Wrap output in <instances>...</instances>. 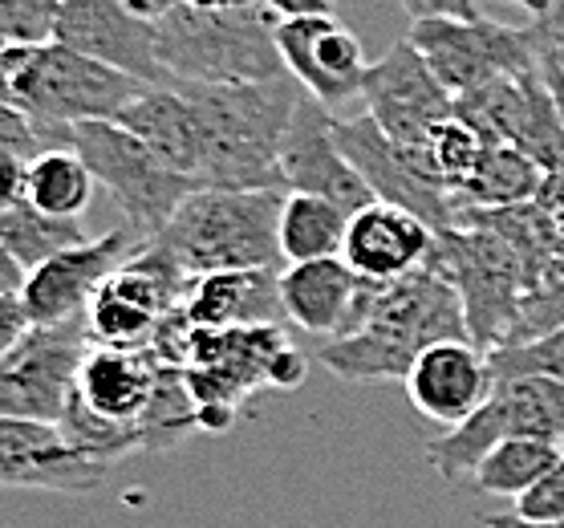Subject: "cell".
Segmentation results:
<instances>
[{
  "label": "cell",
  "instance_id": "37",
  "mask_svg": "<svg viewBox=\"0 0 564 528\" xmlns=\"http://www.w3.org/2000/svg\"><path fill=\"white\" fill-rule=\"evenodd\" d=\"M62 0H0V41L4 45H50L57 41Z\"/></svg>",
  "mask_w": 564,
  "mask_h": 528
},
{
  "label": "cell",
  "instance_id": "12",
  "mask_svg": "<svg viewBox=\"0 0 564 528\" xmlns=\"http://www.w3.org/2000/svg\"><path fill=\"white\" fill-rule=\"evenodd\" d=\"M192 277L167 248L151 240L142 245L110 281L94 293L86 310V330L94 346H147L159 322L187 301Z\"/></svg>",
  "mask_w": 564,
  "mask_h": 528
},
{
  "label": "cell",
  "instance_id": "47",
  "mask_svg": "<svg viewBox=\"0 0 564 528\" xmlns=\"http://www.w3.org/2000/svg\"><path fill=\"white\" fill-rule=\"evenodd\" d=\"M484 525H488V528H564V525H524V520H516L512 513L484 516Z\"/></svg>",
  "mask_w": 564,
  "mask_h": 528
},
{
  "label": "cell",
  "instance_id": "11",
  "mask_svg": "<svg viewBox=\"0 0 564 528\" xmlns=\"http://www.w3.org/2000/svg\"><path fill=\"white\" fill-rule=\"evenodd\" d=\"M334 134L341 155L358 168V175L366 180V187L373 192L378 204H394L402 212H411L435 236H447L455 228H463L455 195L435 175L431 159H426V147L423 151L398 147V142H390L378 130V122L370 115L337 118Z\"/></svg>",
  "mask_w": 564,
  "mask_h": 528
},
{
  "label": "cell",
  "instance_id": "33",
  "mask_svg": "<svg viewBox=\"0 0 564 528\" xmlns=\"http://www.w3.org/2000/svg\"><path fill=\"white\" fill-rule=\"evenodd\" d=\"M57 427H62V435L69 439V448H77L82 455H90V460H98V464H106V467L134 455V451H147L139 427L110 423L102 414L86 411L77 399H69V407H65Z\"/></svg>",
  "mask_w": 564,
  "mask_h": 528
},
{
  "label": "cell",
  "instance_id": "17",
  "mask_svg": "<svg viewBox=\"0 0 564 528\" xmlns=\"http://www.w3.org/2000/svg\"><path fill=\"white\" fill-rule=\"evenodd\" d=\"M142 240L130 228H110L102 236H90L86 245L57 252L41 269L29 272L21 301L33 325H65L74 317H86L94 293L127 265Z\"/></svg>",
  "mask_w": 564,
  "mask_h": 528
},
{
  "label": "cell",
  "instance_id": "24",
  "mask_svg": "<svg viewBox=\"0 0 564 528\" xmlns=\"http://www.w3.org/2000/svg\"><path fill=\"white\" fill-rule=\"evenodd\" d=\"M159 374H163V366L151 354V346L115 349L90 342L86 358H82V370H77L74 399L86 411L110 419V423L139 427L154 390H159Z\"/></svg>",
  "mask_w": 564,
  "mask_h": 528
},
{
  "label": "cell",
  "instance_id": "18",
  "mask_svg": "<svg viewBox=\"0 0 564 528\" xmlns=\"http://www.w3.org/2000/svg\"><path fill=\"white\" fill-rule=\"evenodd\" d=\"M276 50L289 69V78L317 98L325 110L354 103L366 90V50L358 33L341 25L337 17H301V21H281L276 25Z\"/></svg>",
  "mask_w": 564,
  "mask_h": 528
},
{
  "label": "cell",
  "instance_id": "20",
  "mask_svg": "<svg viewBox=\"0 0 564 528\" xmlns=\"http://www.w3.org/2000/svg\"><path fill=\"white\" fill-rule=\"evenodd\" d=\"M378 293H382V284L358 281L341 257L284 265L281 272L284 322L308 337H321V346L354 334L370 317Z\"/></svg>",
  "mask_w": 564,
  "mask_h": 528
},
{
  "label": "cell",
  "instance_id": "5",
  "mask_svg": "<svg viewBox=\"0 0 564 528\" xmlns=\"http://www.w3.org/2000/svg\"><path fill=\"white\" fill-rule=\"evenodd\" d=\"M13 106H21L41 130L50 147L69 151V130L82 122H115L139 94L151 86L118 74L110 65L94 62L86 53L69 50L62 41L50 45H9L4 57Z\"/></svg>",
  "mask_w": 564,
  "mask_h": 528
},
{
  "label": "cell",
  "instance_id": "21",
  "mask_svg": "<svg viewBox=\"0 0 564 528\" xmlns=\"http://www.w3.org/2000/svg\"><path fill=\"white\" fill-rule=\"evenodd\" d=\"M110 467L69 448L62 427L0 419V488L86 496L106 484Z\"/></svg>",
  "mask_w": 564,
  "mask_h": 528
},
{
  "label": "cell",
  "instance_id": "38",
  "mask_svg": "<svg viewBox=\"0 0 564 528\" xmlns=\"http://www.w3.org/2000/svg\"><path fill=\"white\" fill-rule=\"evenodd\" d=\"M512 516L524 525H564V455L536 488H528L512 504Z\"/></svg>",
  "mask_w": 564,
  "mask_h": 528
},
{
  "label": "cell",
  "instance_id": "44",
  "mask_svg": "<svg viewBox=\"0 0 564 528\" xmlns=\"http://www.w3.org/2000/svg\"><path fill=\"white\" fill-rule=\"evenodd\" d=\"M25 281H29V272L17 265V257L9 248L0 245V297H17L25 289Z\"/></svg>",
  "mask_w": 564,
  "mask_h": 528
},
{
  "label": "cell",
  "instance_id": "29",
  "mask_svg": "<svg viewBox=\"0 0 564 528\" xmlns=\"http://www.w3.org/2000/svg\"><path fill=\"white\" fill-rule=\"evenodd\" d=\"M561 443H540V439H508L500 448H491L471 472V488L484 496H508L520 500L528 488H536L552 467L561 464Z\"/></svg>",
  "mask_w": 564,
  "mask_h": 528
},
{
  "label": "cell",
  "instance_id": "1",
  "mask_svg": "<svg viewBox=\"0 0 564 528\" xmlns=\"http://www.w3.org/2000/svg\"><path fill=\"white\" fill-rule=\"evenodd\" d=\"M561 252V219L532 204L475 212L459 233L438 236V260L463 297L467 334L479 349L508 342L524 297Z\"/></svg>",
  "mask_w": 564,
  "mask_h": 528
},
{
  "label": "cell",
  "instance_id": "16",
  "mask_svg": "<svg viewBox=\"0 0 564 528\" xmlns=\"http://www.w3.org/2000/svg\"><path fill=\"white\" fill-rule=\"evenodd\" d=\"M57 41L151 90H175L159 62V21L139 17L122 0H62Z\"/></svg>",
  "mask_w": 564,
  "mask_h": 528
},
{
  "label": "cell",
  "instance_id": "14",
  "mask_svg": "<svg viewBox=\"0 0 564 528\" xmlns=\"http://www.w3.org/2000/svg\"><path fill=\"white\" fill-rule=\"evenodd\" d=\"M86 349H90L86 317L65 325H33V334L0 362V419L62 423Z\"/></svg>",
  "mask_w": 564,
  "mask_h": 528
},
{
  "label": "cell",
  "instance_id": "42",
  "mask_svg": "<svg viewBox=\"0 0 564 528\" xmlns=\"http://www.w3.org/2000/svg\"><path fill=\"white\" fill-rule=\"evenodd\" d=\"M402 13L414 21H431V17H479L475 0H398Z\"/></svg>",
  "mask_w": 564,
  "mask_h": 528
},
{
  "label": "cell",
  "instance_id": "23",
  "mask_svg": "<svg viewBox=\"0 0 564 528\" xmlns=\"http://www.w3.org/2000/svg\"><path fill=\"white\" fill-rule=\"evenodd\" d=\"M438 236L426 228L423 219L402 212L394 204H378L361 207L358 216L349 219L346 248H341V260H346L354 277L366 284H398L406 281L411 272L426 269L435 260Z\"/></svg>",
  "mask_w": 564,
  "mask_h": 528
},
{
  "label": "cell",
  "instance_id": "35",
  "mask_svg": "<svg viewBox=\"0 0 564 528\" xmlns=\"http://www.w3.org/2000/svg\"><path fill=\"white\" fill-rule=\"evenodd\" d=\"M484 151H488V139H484L471 122H463L459 115H451L447 122L426 139V159H431V168H435V175L443 180V187H447L451 195L471 180Z\"/></svg>",
  "mask_w": 564,
  "mask_h": 528
},
{
  "label": "cell",
  "instance_id": "6",
  "mask_svg": "<svg viewBox=\"0 0 564 528\" xmlns=\"http://www.w3.org/2000/svg\"><path fill=\"white\" fill-rule=\"evenodd\" d=\"M289 192H192L159 233L187 277L281 269V212Z\"/></svg>",
  "mask_w": 564,
  "mask_h": 528
},
{
  "label": "cell",
  "instance_id": "48",
  "mask_svg": "<svg viewBox=\"0 0 564 528\" xmlns=\"http://www.w3.org/2000/svg\"><path fill=\"white\" fill-rule=\"evenodd\" d=\"M192 9H245V4H257V0H183Z\"/></svg>",
  "mask_w": 564,
  "mask_h": 528
},
{
  "label": "cell",
  "instance_id": "4",
  "mask_svg": "<svg viewBox=\"0 0 564 528\" xmlns=\"http://www.w3.org/2000/svg\"><path fill=\"white\" fill-rule=\"evenodd\" d=\"M276 13L264 0L245 9H192L175 4L159 21V62L183 86H248L281 82L289 69L276 50Z\"/></svg>",
  "mask_w": 564,
  "mask_h": 528
},
{
  "label": "cell",
  "instance_id": "19",
  "mask_svg": "<svg viewBox=\"0 0 564 528\" xmlns=\"http://www.w3.org/2000/svg\"><path fill=\"white\" fill-rule=\"evenodd\" d=\"M334 122V110H325L317 98L301 94L281 147V183L284 192L317 195V200L346 207L349 216H358L361 207L373 204V192L366 187L358 168L341 155Z\"/></svg>",
  "mask_w": 564,
  "mask_h": 528
},
{
  "label": "cell",
  "instance_id": "39",
  "mask_svg": "<svg viewBox=\"0 0 564 528\" xmlns=\"http://www.w3.org/2000/svg\"><path fill=\"white\" fill-rule=\"evenodd\" d=\"M0 147H4V151H21L25 159H37V155H45V151H53L50 139H45V130L13 103H0Z\"/></svg>",
  "mask_w": 564,
  "mask_h": 528
},
{
  "label": "cell",
  "instance_id": "27",
  "mask_svg": "<svg viewBox=\"0 0 564 528\" xmlns=\"http://www.w3.org/2000/svg\"><path fill=\"white\" fill-rule=\"evenodd\" d=\"M540 183H544V171L532 159L520 155L508 142L488 139V151L479 159L475 175L455 192V207H459L463 224H467L475 212H503V207L532 204L540 195Z\"/></svg>",
  "mask_w": 564,
  "mask_h": 528
},
{
  "label": "cell",
  "instance_id": "41",
  "mask_svg": "<svg viewBox=\"0 0 564 528\" xmlns=\"http://www.w3.org/2000/svg\"><path fill=\"white\" fill-rule=\"evenodd\" d=\"M29 334H33V322H29L21 293L0 297V362L9 358V354H13V349L21 346Z\"/></svg>",
  "mask_w": 564,
  "mask_h": 528
},
{
  "label": "cell",
  "instance_id": "40",
  "mask_svg": "<svg viewBox=\"0 0 564 528\" xmlns=\"http://www.w3.org/2000/svg\"><path fill=\"white\" fill-rule=\"evenodd\" d=\"M29 163H33V159H25L21 151H4V147H0V212L25 204Z\"/></svg>",
  "mask_w": 564,
  "mask_h": 528
},
{
  "label": "cell",
  "instance_id": "32",
  "mask_svg": "<svg viewBox=\"0 0 564 528\" xmlns=\"http://www.w3.org/2000/svg\"><path fill=\"white\" fill-rule=\"evenodd\" d=\"M142 443L147 451H171L180 448L183 435L199 431V407H195L192 390H187V378L175 366H163L159 374V390H154L151 407L142 414Z\"/></svg>",
  "mask_w": 564,
  "mask_h": 528
},
{
  "label": "cell",
  "instance_id": "43",
  "mask_svg": "<svg viewBox=\"0 0 564 528\" xmlns=\"http://www.w3.org/2000/svg\"><path fill=\"white\" fill-rule=\"evenodd\" d=\"M276 21H301V17H334L337 0H264Z\"/></svg>",
  "mask_w": 564,
  "mask_h": 528
},
{
  "label": "cell",
  "instance_id": "22",
  "mask_svg": "<svg viewBox=\"0 0 564 528\" xmlns=\"http://www.w3.org/2000/svg\"><path fill=\"white\" fill-rule=\"evenodd\" d=\"M402 387L423 419L438 423L443 431H455L488 402V395L496 390V374H491L488 349L463 337V342H438L426 349Z\"/></svg>",
  "mask_w": 564,
  "mask_h": 528
},
{
  "label": "cell",
  "instance_id": "9",
  "mask_svg": "<svg viewBox=\"0 0 564 528\" xmlns=\"http://www.w3.org/2000/svg\"><path fill=\"white\" fill-rule=\"evenodd\" d=\"M414 50L423 53L431 74L443 82L451 98L484 90L491 82L528 74L544 65V50L536 41V29H512L491 17H431L414 21L406 33Z\"/></svg>",
  "mask_w": 564,
  "mask_h": 528
},
{
  "label": "cell",
  "instance_id": "36",
  "mask_svg": "<svg viewBox=\"0 0 564 528\" xmlns=\"http://www.w3.org/2000/svg\"><path fill=\"white\" fill-rule=\"evenodd\" d=\"M488 358L496 382L500 378H552V382H564V330L536 337V342H524V346H500Z\"/></svg>",
  "mask_w": 564,
  "mask_h": 528
},
{
  "label": "cell",
  "instance_id": "3",
  "mask_svg": "<svg viewBox=\"0 0 564 528\" xmlns=\"http://www.w3.org/2000/svg\"><path fill=\"white\" fill-rule=\"evenodd\" d=\"M199 142V192H284L281 147L301 103L293 78L248 86H183Z\"/></svg>",
  "mask_w": 564,
  "mask_h": 528
},
{
  "label": "cell",
  "instance_id": "50",
  "mask_svg": "<svg viewBox=\"0 0 564 528\" xmlns=\"http://www.w3.org/2000/svg\"><path fill=\"white\" fill-rule=\"evenodd\" d=\"M4 57H9V45L0 41V103H13V90H9V74H4Z\"/></svg>",
  "mask_w": 564,
  "mask_h": 528
},
{
  "label": "cell",
  "instance_id": "15",
  "mask_svg": "<svg viewBox=\"0 0 564 528\" xmlns=\"http://www.w3.org/2000/svg\"><path fill=\"white\" fill-rule=\"evenodd\" d=\"M361 98L366 115L378 122L386 139L411 151H423L426 139L455 115V98L443 90V82L431 74V65L411 41H398L378 62H370Z\"/></svg>",
  "mask_w": 564,
  "mask_h": 528
},
{
  "label": "cell",
  "instance_id": "46",
  "mask_svg": "<svg viewBox=\"0 0 564 528\" xmlns=\"http://www.w3.org/2000/svg\"><path fill=\"white\" fill-rule=\"evenodd\" d=\"M544 74H549V86L556 94V106H561V118H564V65L556 57H544Z\"/></svg>",
  "mask_w": 564,
  "mask_h": 528
},
{
  "label": "cell",
  "instance_id": "31",
  "mask_svg": "<svg viewBox=\"0 0 564 528\" xmlns=\"http://www.w3.org/2000/svg\"><path fill=\"white\" fill-rule=\"evenodd\" d=\"M90 236L77 219H53L45 212L29 204H17L9 212H0V245L17 257V265L25 272L41 269L45 260H53L57 252H69V248L86 245Z\"/></svg>",
  "mask_w": 564,
  "mask_h": 528
},
{
  "label": "cell",
  "instance_id": "30",
  "mask_svg": "<svg viewBox=\"0 0 564 528\" xmlns=\"http://www.w3.org/2000/svg\"><path fill=\"white\" fill-rule=\"evenodd\" d=\"M94 175L74 151H45L29 163V204L53 219H82L94 200Z\"/></svg>",
  "mask_w": 564,
  "mask_h": 528
},
{
  "label": "cell",
  "instance_id": "7",
  "mask_svg": "<svg viewBox=\"0 0 564 528\" xmlns=\"http://www.w3.org/2000/svg\"><path fill=\"white\" fill-rule=\"evenodd\" d=\"M69 151L110 192L115 207L122 212V228H130L142 245L159 240V233L171 224L183 200L199 192L187 175L159 163L118 122H82V127H74L69 130Z\"/></svg>",
  "mask_w": 564,
  "mask_h": 528
},
{
  "label": "cell",
  "instance_id": "49",
  "mask_svg": "<svg viewBox=\"0 0 564 528\" xmlns=\"http://www.w3.org/2000/svg\"><path fill=\"white\" fill-rule=\"evenodd\" d=\"M508 4H516V9H524V13H532V21H540V17H549L552 0H508Z\"/></svg>",
  "mask_w": 564,
  "mask_h": 528
},
{
  "label": "cell",
  "instance_id": "10",
  "mask_svg": "<svg viewBox=\"0 0 564 528\" xmlns=\"http://www.w3.org/2000/svg\"><path fill=\"white\" fill-rule=\"evenodd\" d=\"M293 346L281 325L248 330H192L187 346V390L199 407V431H228L260 387H272L276 358Z\"/></svg>",
  "mask_w": 564,
  "mask_h": 528
},
{
  "label": "cell",
  "instance_id": "25",
  "mask_svg": "<svg viewBox=\"0 0 564 528\" xmlns=\"http://www.w3.org/2000/svg\"><path fill=\"white\" fill-rule=\"evenodd\" d=\"M183 313L195 330H248V325H281V269L216 272L195 277L183 301Z\"/></svg>",
  "mask_w": 564,
  "mask_h": 528
},
{
  "label": "cell",
  "instance_id": "34",
  "mask_svg": "<svg viewBox=\"0 0 564 528\" xmlns=\"http://www.w3.org/2000/svg\"><path fill=\"white\" fill-rule=\"evenodd\" d=\"M564 330V219H561V252L552 257V265L544 269V277L536 281V289L524 297V305L516 313L512 334L503 346H524L536 342L544 334Z\"/></svg>",
  "mask_w": 564,
  "mask_h": 528
},
{
  "label": "cell",
  "instance_id": "8",
  "mask_svg": "<svg viewBox=\"0 0 564 528\" xmlns=\"http://www.w3.org/2000/svg\"><path fill=\"white\" fill-rule=\"evenodd\" d=\"M508 439H540L564 448V382L500 378L488 402L467 423L426 443V464L435 467L438 479H463L491 448Z\"/></svg>",
  "mask_w": 564,
  "mask_h": 528
},
{
  "label": "cell",
  "instance_id": "2",
  "mask_svg": "<svg viewBox=\"0 0 564 528\" xmlns=\"http://www.w3.org/2000/svg\"><path fill=\"white\" fill-rule=\"evenodd\" d=\"M471 342L463 297L443 269L435 248V260L426 269L411 272L406 281L382 284L370 317L354 334L325 342L317 349V362L325 370L366 387V382H406V374L426 349L438 342Z\"/></svg>",
  "mask_w": 564,
  "mask_h": 528
},
{
  "label": "cell",
  "instance_id": "45",
  "mask_svg": "<svg viewBox=\"0 0 564 528\" xmlns=\"http://www.w3.org/2000/svg\"><path fill=\"white\" fill-rule=\"evenodd\" d=\"M127 9H134L139 17H147V21H163V17L175 9V4H183V0H122Z\"/></svg>",
  "mask_w": 564,
  "mask_h": 528
},
{
  "label": "cell",
  "instance_id": "26",
  "mask_svg": "<svg viewBox=\"0 0 564 528\" xmlns=\"http://www.w3.org/2000/svg\"><path fill=\"white\" fill-rule=\"evenodd\" d=\"M115 122L122 130H130L159 163H167L171 171H180V175H187L195 183V175H199V142H195L192 106H187V98L180 90L139 94Z\"/></svg>",
  "mask_w": 564,
  "mask_h": 528
},
{
  "label": "cell",
  "instance_id": "13",
  "mask_svg": "<svg viewBox=\"0 0 564 528\" xmlns=\"http://www.w3.org/2000/svg\"><path fill=\"white\" fill-rule=\"evenodd\" d=\"M455 115L471 122L484 139L516 147L544 175L564 171V118L544 65L491 82L467 98H455Z\"/></svg>",
  "mask_w": 564,
  "mask_h": 528
},
{
  "label": "cell",
  "instance_id": "28",
  "mask_svg": "<svg viewBox=\"0 0 564 528\" xmlns=\"http://www.w3.org/2000/svg\"><path fill=\"white\" fill-rule=\"evenodd\" d=\"M346 207L317 200V195L289 192L281 212V257L284 265H308V260L341 257L349 233Z\"/></svg>",
  "mask_w": 564,
  "mask_h": 528
}]
</instances>
